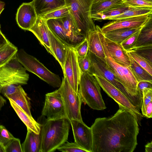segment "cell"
<instances>
[{
    "instance_id": "1",
    "label": "cell",
    "mask_w": 152,
    "mask_h": 152,
    "mask_svg": "<svg viewBox=\"0 0 152 152\" xmlns=\"http://www.w3.org/2000/svg\"><path fill=\"white\" fill-rule=\"evenodd\" d=\"M137 121L129 112L119 107L111 117L96 118L91 128L92 152H133L137 145Z\"/></svg>"
},
{
    "instance_id": "2",
    "label": "cell",
    "mask_w": 152,
    "mask_h": 152,
    "mask_svg": "<svg viewBox=\"0 0 152 152\" xmlns=\"http://www.w3.org/2000/svg\"><path fill=\"white\" fill-rule=\"evenodd\" d=\"M70 123L66 118L46 119L41 125V152H53L67 141Z\"/></svg>"
},
{
    "instance_id": "3",
    "label": "cell",
    "mask_w": 152,
    "mask_h": 152,
    "mask_svg": "<svg viewBox=\"0 0 152 152\" xmlns=\"http://www.w3.org/2000/svg\"><path fill=\"white\" fill-rule=\"evenodd\" d=\"M94 0H65L73 22L77 30L86 38L89 32L96 28L91 18L92 5Z\"/></svg>"
},
{
    "instance_id": "4",
    "label": "cell",
    "mask_w": 152,
    "mask_h": 152,
    "mask_svg": "<svg viewBox=\"0 0 152 152\" xmlns=\"http://www.w3.org/2000/svg\"><path fill=\"white\" fill-rule=\"evenodd\" d=\"M79 86L78 93L82 103L95 110H103L106 108L100 86L94 76L81 73Z\"/></svg>"
},
{
    "instance_id": "5",
    "label": "cell",
    "mask_w": 152,
    "mask_h": 152,
    "mask_svg": "<svg viewBox=\"0 0 152 152\" xmlns=\"http://www.w3.org/2000/svg\"><path fill=\"white\" fill-rule=\"evenodd\" d=\"M15 56L26 70L34 73L53 87H60L62 81L59 76L50 71L35 57L21 49L18 50Z\"/></svg>"
},
{
    "instance_id": "6",
    "label": "cell",
    "mask_w": 152,
    "mask_h": 152,
    "mask_svg": "<svg viewBox=\"0 0 152 152\" xmlns=\"http://www.w3.org/2000/svg\"><path fill=\"white\" fill-rule=\"evenodd\" d=\"M87 54L91 64V75L102 77L112 84L132 101L137 108L140 109L142 102L139 99L128 94L110 68L105 58H99L88 50Z\"/></svg>"
},
{
    "instance_id": "7",
    "label": "cell",
    "mask_w": 152,
    "mask_h": 152,
    "mask_svg": "<svg viewBox=\"0 0 152 152\" xmlns=\"http://www.w3.org/2000/svg\"><path fill=\"white\" fill-rule=\"evenodd\" d=\"M96 26L98 29L99 35L104 49L106 56L105 59L107 64L128 94L138 99L142 102L137 94V88L138 82L131 71L130 66L127 67L121 65L113 59L108 51L99 33L97 25Z\"/></svg>"
},
{
    "instance_id": "8",
    "label": "cell",
    "mask_w": 152,
    "mask_h": 152,
    "mask_svg": "<svg viewBox=\"0 0 152 152\" xmlns=\"http://www.w3.org/2000/svg\"><path fill=\"white\" fill-rule=\"evenodd\" d=\"M61 85L58 89L64 104L67 118L83 121L81 113L82 103L78 94L70 86L66 76L64 75Z\"/></svg>"
},
{
    "instance_id": "9",
    "label": "cell",
    "mask_w": 152,
    "mask_h": 152,
    "mask_svg": "<svg viewBox=\"0 0 152 152\" xmlns=\"http://www.w3.org/2000/svg\"><path fill=\"white\" fill-rule=\"evenodd\" d=\"M26 70L15 55L0 67V86L9 84H27L29 75Z\"/></svg>"
},
{
    "instance_id": "10",
    "label": "cell",
    "mask_w": 152,
    "mask_h": 152,
    "mask_svg": "<svg viewBox=\"0 0 152 152\" xmlns=\"http://www.w3.org/2000/svg\"><path fill=\"white\" fill-rule=\"evenodd\" d=\"M100 87L110 97L113 99L119 105V107L131 113L135 118L140 125L143 116L134 104L112 84L104 78L94 75Z\"/></svg>"
},
{
    "instance_id": "11",
    "label": "cell",
    "mask_w": 152,
    "mask_h": 152,
    "mask_svg": "<svg viewBox=\"0 0 152 152\" xmlns=\"http://www.w3.org/2000/svg\"><path fill=\"white\" fill-rule=\"evenodd\" d=\"M42 114L46 116L47 119L67 118L64 104L58 89L45 94Z\"/></svg>"
},
{
    "instance_id": "12",
    "label": "cell",
    "mask_w": 152,
    "mask_h": 152,
    "mask_svg": "<svg viewBox=\"0 0 152 152\" xmlns=\"http://www.w3.org/2000/svg\"><path fill=\"white\" fill-rule=\"evenodd\" d=\"M74 45L68 49L63 72L70 86L75 92L78 93L81 72Z\"/></svg>"
},
{
    "instance_id": "13",
    "label": "cell",
    "mask_w": 152,
    "mask_h": 152,
    "mask_svg": "<svg viewBox=\"0 0 152 152\" xmlns=\"http://www.w3.org/2000/svg\"><path fill=\"white\" fill-rule=\"evenodd\" d=\"M70 122L75 142L87 152H92L93 138L91 128L83 121L72 119Z\"/></svg>"
},
{
    "instance_id": "14",
    "label": "cell",
    "mask_w": 152,
    "mask_h": 152,
    "mask_svg": "<svg viewBox=\"0 0 152 152\" xmlns=\"http://www.w3.org/2000/svg\"><path fill=\"white\" fill-rule=\"evenodd\" d=\"M152 14H144L124 18L113 20L104 24L102 31L105 34L110 31L121 28H135L143 26Z\"/></svg>"
},
{
    "instance_id": "15",
    "label": "cell",
    "mask_w": 152,
    "mask_h": 152,
    "mask_svg": "<svg viewBox=\"0 0 152 152\" xmlns=\"http://www.w3.org/2000/svg\"><path fill=\"white\" fill-rule=\"evenodd\" d=\"M37 17L32 1L23 3L20 6L16 14V20L20 28L29 31L34 24Z\"/></svg>"
},
{
    "instance_id": "16",
    "label": "cell",
    "mask_w": 152,
    "mask_h": 152,
    "mask_svg": "<svg viewBox=\"0 0 152 152\" xmlns=\"http://www.w3.org/2000/svg\"><path fill=\"white\" fill-rule=\"evenodd\" d=\"M99 33L107 49L113 59L119 64L128 67L130 66V61L127 51L120 44L112 41L106 38L101 28L97 25Z\"/></svg>"
},
{
    "instance_id": "17",
    "label": "cell",
    "mask_w": 152,
    "mask_h": 152,
    "mask_svg": "<svg viewBox=\"0 0 152 152\" xmlns=\"http://www.w3.org/2000/svg\"><path fill=\"white\" fill-rule=\"evenodd\" d=\"M29 31L34 35L41 44L54 57L50 43V29L46 21L40 16H38L34 24Z\"/></svg>"
},
{
    "instance_id": "18",
    "label": "cell",
    "mask_w": 152,
    "mask_h": 152,
    "mask_svg": "<svg viewBox=\"0 0 152 152\" xmlns=\"http://www.w3.org/2000/svg\"><path fill=\"white\" fill-rule=\"evenodd\" d=\"M50 40L54 57L59 63L63 71L68 49L69 47L74 45H69L65 43L56 36L50 30Z\"/></svg>"
},
{
    "instance_id": "19",
    "label": "cell",
    "mask_w": 152,
    "mask_h": 152,
    "mask_svg": "<svg viewBox=\"0 0 152 152\" xmlns=\"http://www.w3.org/2000/svg\"><path fill=\"white\" fill-rule=\"evenodd\" d=\"M37 16H41L65 5V0H33Z\"/></svg>"
},
{
    "instance_id": "20",
    "label": "cell",
    "mask_w": 152,
    "mask_h": 152,
    "mask_svg": "<svg viewBox=\"0 0 152 152\" xmlns=\"http://www.w3.org/2000/svg\"><path fill=\"white\" fill-rule=\"evenodd\" d=\"M60 18L68 41L71 45H76L85 39L75 26L69 14L67 16Z\"/></svg>"
},
{
    "instance_id": "21",
    "label": "cell",
    "mask_w": 152,
    "mask_h": 152,
    "mask_svg": "<svg viewBox=\"0 0 152 152\" xmlns=\"http://www.w3.org/2000/svg\"><path fill=\"white\" fill-rule=\"evenodd\" d=\"M24 141L21 145L22 152H41V133H35L29 129Z\"/></svg>"
},
{
    "instance_id": "22",
    "label": "cell",
    "mask_w": 152,
    "mask_h": 152,
    "mask_svg": "<svg viewBox=\"0 0 152 152\" xmlns=\"http://www.w3.org/2000/svg\"><path fill=\"white\" fill-rule=\"evenodd\" d=\"M12 107L20 119L29 129L37 134L40 132L41 125L37 122L22 108L10 99H8Z\"/></svg>"
},
{
    "instance_id": "23",
    "label": "cell",
    "mask_w": 152,
    "mask_h": 152,
    "mask_svg": "<svg viewBox=\"0 0 152 152\" xmlns=\"http://www.w3.org/2000/svg\"><path fill=\"white\" fill-rule=\"evenodd\" d=\"M7 98L11 99L29 115L32 116L31 111L30 99L21 86L19 85L17 91Z\"/></svg>"
},
{
    "instance_id": "24",
    "label": "cell",
    "mask_w": 152,
    "mask_h": 152,
    "mask_svg": "<svg viewBox=\"0 0 152 152\" xmlns=\"http://www.w3.org/2000/svg\"><path fill=\"white\" fill-rule=\"evenodd\" d=\"M88 45V51L96 56L105 58L104 49L96 26L95 29L90 31L86 37Z\"/></svg>"
},
{
    "instance_id": "25",
    "label": "cell",
    "mask_w": 152,
    "mask_h": 152,
    "mask_svg": "<svg viewBox=\"0 0 152 152\" xmlns=\"http://www.w3.org/2000/svg\"><path fill=\"white\" fill-rule=\"evenodd\" d=\"M142 27L119 28L103 34L106 38L112 41L121 44L129 36L140 30Z\"/></svg>"
},
{
    "instance_id": "26",
    "label": "cell",
    "mask_w": 152,
    "mask_h": 152,
    "mask_svg": "<svg viewBox=\"0 0 152 152\" xmlns=\"http://www.w3.org/2000/svg\"><path fill=\"white\" fill-rule=\"evenodd\" d=\"M150 45H152V15L141 28L135 47Z\"/></svg>"
},
{
    "instance_id": "27",
    "label": "cell",
    "mask_w": 152,
    "mask_h": 152,
    "mask_svg": "<svg viewBox=\"0 0 152 152\" xmlns=\"http://www.w3.org/2000/svg\"><path fill=\"white\" fill-rule=\"evenodd\" d=\"M46 21L49 29L56 36L67 44L72 45L69 42L61 18L50 19Z\"/></svg>"
},
{
    "instance_id": "28",
    "label": "cell",
    "mask_w": 152,
    "mask_h": 152,
    "mask_svg": "<svg viewBox=\"0 0 152 152\" xmlns=\"http://www.w3.org/2000/svg\"><path fill=\"white\" fill-rule=\"evenodd\" d=\"M144 14H152V7H129L122 13L113 17H107L104 20H114Z\"/></svg>"
},
{
    "instance_id": "29",
    "label": "cell",
    "mask_w": 152,
    "mask_h": 152,
    "mask_svg": "<svg viewBox=\"0 0 152 152\" xmlns=\"http://www.w3.org/2000/svg\"><path fill=\"white\" fill-rule=\"evenodd\" d=\"M130 61L131 71L137 82L141 81L152 82V75L140 66L127 51Z\"/></svg>"
},
{
    "instance_id": "30",
    "label": "cell",
    "mask_w": 152,
    "mask_h": 152,
    "mask_svg": "<svg viewBox=\"0 0 152 152\" xmlns=\"http://www.w3.org/2000/svg\"><path fill=\"white\" fill-rule=\"evenodd\" d=\"M129 7L123 4L115 5L102 12L91 15V18L94 20L101 21L107 18L121 14L128 10Z\"/></svg>"
},
{
    "instance_id": "31",
    "label": "cell",
    "mask_w": 152,
    "mask_h": 152,
    "mask_svg": "<svg viewBox=\"0 0 152 152\" xmlns=\"http://www.w3.org/2000/svg\"><path fill=\"white\" fill-rule=\"evenodd\" d=\"M124 0H94L91 7V15L102 12L110 8L123 4Z\"/></svg>"
},
{
    "instance_id": "32",
    "label": "cell",
    "mask_w": 152,
    "mask_h": 152,
    "mask_svg": "<svg viewBox=\"0 0 152 152\" xmlns=\"http://www.w3.org/2000/svg\"><path fill=\"white\" fill-rule=\"evenodd\" d=\"M18 50L17 48L10 42L0 49V67L12 58Z\"/></svg>"
},
{
    "instance_id": "33",
    "label": "cell",
    "mask_w": 152,
    "mask_h": 152,
    "mask_svg": "<svg viewBox=\"0 0 152 152\" xmlns=\"http://www.w3.org/2000/svg\"><path fill=\"white\" fill-rule=\"evenodd\" d=\"M127 51H133L152 63V45L134 48Z\"/></svg>"
},
{
    "instance_id": "34",
    "label": "cell",
    "mask_w": 152,
    "mask_h": 152,
    "mask_svg": "<svg viewBox=\"0 0 152 152\" xmlns=\"http://www.w3.org/2000/svg\"><path fill=\"white\" fill-rule=\"evenodd\" d=\"M127 52L140 66L152 75V63L134 52Z\"/></svg>"
},
{
    "instance_id": "35",
    "label": "cell",
    "mask_w": 152,
    "mask_h": 152,
    "mask_svg": "<svg viewBox=\"0 0 152 152\" xmlns=\"http://www.w3.org/2000/svg\"><path fill=\"white\" fill-rule=\"evenodd\" d=\"M69 12L67 7H64L52 12L42 15L40 17L45 20L50 19L60 18L67 16Z\"/></svg>"
},
{
    "instance_id": "36",
    "label": "cell",
    "mask_w": 152,
    "mask_h": 152,
    "mask_svg": "<svg viewBox=\"0 0 152 152\" xmlns=\"http://www.w3.org/2000/svg\"><path fill=\"white\" fill-rule=\"evenodd\" d=\"M141 29L129 36L121 44L126 51L135 47Z\"/></svg>"
},
{
    "instance_id": "37",
    "label": "cell",
    "mask_w": 152,
    "mask_h": 152,
    "mask_svg": "<svg viewBox=\"0 0 152 152\" xmlns=\"http://www.w3.org/2000/svg\"><path fill=\"white\" fill-rule=\"evenodd\" d=\"M74 47L77 57L83 58L85 57L88 50V42L87 38H85L81 42L75 45Z\"/></svg>"
},
{
    "instance_id": "38",
    "label": "cell",
    "mask_w": 152,
    "mask_h": 152,
    "mask_svg": "<svg viewBox=\"0 0 152 152\" xmlns=\"http://www.w3.org/2000/svg\"><path fill=\"white\" fill-rule=\"evenodd\" d=\"M57 149L63 152H87L75 142H65Z\"/></svg>"
},
{
    "instance_id": "39",
    "label": "cell",
    "mask_w": 152,
    "mask_h": 152,
    "mask_svg": "<svg viewBox=\"0 0 152 152\" xmlns=\"http://www.w3.org/2000/svg\"><path fill=\"white\" fill-rule=\"evenodd\" d=\"M78 65L81 73L91 75V64L88 54L83 58L77 57Z\"/></svg>"
},
{
    "instance_id": "40",
    "label": "cell",
    "mask_w": 152,
    "mask_h": 152,
    "mask_svg": "<svg viewBox=\"0 0 152 152\" xmlns=\"http://www.w3.org/2000/svg\"><path fill=\"white\" fill-rule=\"evenodd\" d=\"M152 101V89L145 88L143 90V96L141 110L143 116H145V110L148 104Z\"/></svg>"
},
{
    "instance_id": "41",
    "label": "cell",
    "mask_w": 152,
    "mask_h": 152,
    "mask_svg": "<svg viewBox=\"0 0 152 152\" xmlns=\"http://www.w3.org/2000/svg\"><path fill=\"white\" fill-rule=\"evenodd\" d=\"M123 4L129 7H152V0H124Z\"/></svg>"
},
{
    "instance_id": "42",
    "label": "cell",
    "mask_w": 152,
    "mask_h": 152,
    "mask_svg": "<svg viewBox=\"0 0 152 152\" xmlns=\"http://www.w3.org/2000/svg\"><path fill=\"white\" fill-rule=\"evenodd\" d=\"M6 152H22L20 140L15 137L5 146Z\"/></svg>"
},
{
    "instance_id": "43",
    "label": "cell",
    "mask_w": 152,
    "mask_h": 152,
    "mask_svg": "<svg viewBox=\"0 0 152 152\" xmlns=\"http://www.w3.org/2000/svg\"><path fill=\"white\" fill-rule=\"evenodd\" d=\"M14 138L4 126L0 125V143L5 146Z\"/></svg>"
},
{
    "instance_id": "44",
    "label": "cell",
    "mask_w": 152,
    "mask_h": 152,
    "mask_svg": "<svg viewBox=\"0 0 152 152\" xmlns=\"http://www.w3.org/2000/svg\"><path fill=\"white\" fill-rule=\"evenodd\" d=\"M19 85L9 84L0 86V93L6 97L14 93L17 90Z\"/></svg>"
},
{
    "instance_id": "45",
    "label": "cell",
    "mask_w": 152,
    "mask_h": 152,
    "mask_svg": "<svg viewBox=\"0 0 152 152\" xmlns=\"http://www.w3.org/2000/svg\"><path fill=\"white\" fill-rule=\"evenodd\" d=\"M145 88L152 89V82L144 81L138 83L137 88V94L142 101L143 96V90Z\"/></svg>"
},
{
    "instance_id": "46",
    "label": "cell",
    "mask_w": 152,
    "mask_h": 152,
    "mask_svg": "<svg viewBox=\"0 0 152 152\" xmlns=\"http://www.w3.org/2000/svg\"><path fill=\"white\" fill-rule=\"evenodd\" d=\"M10 42L0 29V49L6 46Z\"/></svg>"
},
{
    "instance_id": "47",
    "label": "cell",
    "mask_w": 152,
    "mask_h": 152,
    "mask_svg": "<svg viewBox=\"0 0 152 152\" xmlns=\"http://www.w3.org/2000/svg\"><path fill=\"white\" fill-rule=\"evenodd\" d=\"M145 117L147 118L152 117V101H151L146 107Z\"/></svg>"
},
{
    "instance_id": "48",
    "label": "cell",
    "mask_w": 152,
    "mask_h": 152,
    "mask_svg": "<svg viewBox=\"0 0 152 152\" xmlns=\"http://www.w3.org/2000/svg\"><path fill=\"white\" fill-rule=\"evenodd\" d=\"M145 152H152V142L151 141L147 144L145 146Z\"/></svg>"
},
{
    "instance_id": "49",
    "label": "cell",
    "mask_w": 152,
    "mask_h": 152,
    "mask_svg": "<svg viewBox=\"0 0 152 152\" xmlns=\"http://www.w3.org/2000/svg\"><path fill=\"white\" fill-rule=\"evenodd\" d=\"M6 100L0 95V111L6 103Z\"/></svg>"
},
{
    "instance_id": "50",
    "label": "cell",
    "mask_w": 152,
    "mask_h": 152,
    "mask_svg": "<svg viewBox=\"0 0 152 152\" xmlns=\"http://www.w3.org/2000/svg\"><path fill=\"white\" fill-rule=\"evenodd\" d=\"M5 5V3L4 2L0 0V15L4 10Z\"/></svg>"
},
{
    "instance_id": "51",
    "label": "cell",
    "mask_w": 152,
    "mask_h": 152,
    "mask_svg": "<svg viewBox=\"0 0 152 152\" xmlns=\"http://www.w3.org/2000/svg\"><path fill=\"white\" fill-rule=\"evenodd\" d=\"M0 152H6L5 146L0 143Z\"/></svg>"
},
{
    "instance_id": "52",
    "label": "cell",
    "mask_w": 152,
    "mask_h": 152,
    "mask_svg": "<svg viewBox=\"0 0 152 152\" xmlns=\"http://www.w3.org/2000/svg\"><path fill=\"white\" fill-rule=\"evenodd\" d=\"M0 28H1V26H0Z\"/></svg>"
}]
</instances>
